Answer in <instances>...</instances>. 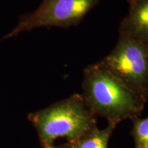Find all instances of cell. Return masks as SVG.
<instances>
[{"instance_id":"obj_5","label":"cell","mask_w":148,"mask_h":148,"mask_svg":"<svg viewBox=\"0 0 148 148\" xmlns=\"http://www.w3.org/2000/svg\"><path fill=\"white\" fill-rule=\"evenodd\" d=\"M119 35L148 44V0H136L122 19Z\"/></svg>"},{"instance_id":"obj_11","label":"cell","mask_w":148,"mask_h":148,"mask_svg":"<svg viewBox=\"0 0 148 148\" xmlns=\"http://www.w3.org/2000/svg\"><path fill=\"white\" fill-rule=\"evenodd\" d=\"M54 148H55V147H54Z\"/></svg>"},{"instance_id":"obj_10","label":"cell","mask_w":148,"mask_h":148,"mask_svg":"<svg viewBox=\"0 0 148 148\" xmlns=\"http://www.w3.org/2000/svg\"><path fill=\"white\" fill-rule=\"evenodd\" d=\"M147 45H148V44H147Z\"/></svg>"},{"instance_id":"obj_6","label":"cell","mask_w":148,"mask_h":148,"mask_svg":"<svg viewBox=\"0 0 148 148\" xmlns=\"http://www.w3.org/2000/svg\"><path fill=\"white\" fill-rule=\"evenodd\" d=\"M115 126L109 123L106 129L95 128L87 136L71 144L70 148H107L108 139Z\"/></svg>"},{"instance_id":"obj_7","label":"cell","mask_w":148,"mask_h":148,"mask_svg":"<svg viewBox=\"0 0 148 148\" xmlns=\"http://www.w3.org/2000/svg\"><path fill=\"white\" fill-rule=\"evenodd\" d=\"M134 120L133 135L136 148H148V117Z\"/></svg>"},{"instance_id":"obj_2","label":"cell","mask_w":148,"mask_h":148,"mask_svg":"<svg viewBox=\"0 0 148 148\" xmlns=\"http://www.w3.org/2000/svg\"><path fill=\"white\" fill-rule=\"evenodd\" d=\"M44 147L58 138L72 144L87 136L96 127L95 114L80 94H73L47 108L28 114Z\"/></svg>"},{"instance_id":"obj_3","label":"cell","mask_w":148,"mask_h":148,"mask_svg":"<svg viewBox=\"0 0 148 148\" xmlns=\"http://www.w3.org/2000/svg\"><path fill=\"white\" fill-rule=\"evenodd\" d=\"M99 63L144 100L148 88L147 44L119 35L113 49Z\"/></svg>"},{"instance_id":"obj_8","label":"cell","mask_w":148,"mask_h":148,"mask_svg":"<svg viewBox=\"0 0 148 148\" xmlns=\"http://www.w3.org/2000/svg\"><path fill=\"white\" fill-rule=\"evenodd\" d=\"M127 3H128L129 5H131L133 3H134L136 0H127Z\"/></svg>"},{"instance_id":"obj_9","label":"cell","mask_w":148,"mask_h":148,"mask_svg":"<svg viewBox=\"0 0 148 148\" xmlns=\"http://www.w3.org/2000/svg\"><path fill=\"white\" fill-rule=\"evenodd\" d=\"M44 148H54L53 147V146H45V147H44Z\"/></svg>"},{"instance_id":"obj_4","label":"cell","mask_w":148,"mask_h":148,"mask_svg":"<svg viewBox=\"0 0 148 148\" xmlns=\"http://www.w3.org/2000/svg\"><path fill=\"white\" fill-rule=\"evenodd\" d=\"M100 0H42L36 10L20 16L17 25L2 40L17 36L23 32L53 27L77 26Z\"/></svg>"},{"instance_id":"obj_1","label":"cell","mask_w":148,"mask_h":148,"mask_svg":"<svg viewBox=\"0 0 148 148\" xmlns=\"http://www.w3.org/2000/svg\"><path fill=\"white\" fill-rule=\"evenodd\" d=\"M82 96L92 113L116 125L123 119H136L143 108V99L99 62L84 69Z\"/></svg>"}]
</instances>
